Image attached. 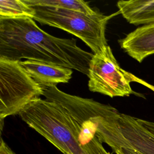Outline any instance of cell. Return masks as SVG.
<instances>
[{"instance_id": "6da1fadb", "label": "cell", "mask_w": 154, "mask_h": 154, "mask_svg": "<svg viewBox=\"0 0 154 154\" xmlns=\"http://www.w3.org/2000/svg\"><path fill=\"white\" fill-rule=\"evenodd\" d=\"M18 115L63 154H112L96 135L94 108L87 99L67 95L60 104L40 98Z\"/></svg>"}, {"instance_id": "7a4b0ae2", "label": "cell", "mask_w": 154, "mask_h": 154, "mask_svg": "<svg viewBox=\"0 0 154 154\" xmlns=\"http://www.w3.org/2000/svg\"><path fill=\"white\" fill-rule=\"evenodd\" d=\"M93 55L78 47L75 38H58L46 32L32 18H0V58L46 62L88 76Z\"/></svg>"}, {"instance_id": "3957f363", "label": "cell", "mask_w": 154, "mask_h": 154, "mask_svg": "<svg viewBox=\"0 0 154 154\" xmlns=\"http://www.w3.org/2000/svg\"><path fill=\"white\" fill-rule=\"evenodd\" d=\"M33 19L39 23L64 30L82 40L93 51L99 52L108 45L105 37L108 21L114 14L96 13L87 14L63 8L34 6Z\"/></svg>"}, {"instance_id": "277c9868", "label": "cell", "mask_w": 154, "mask_h": 154, "mask_svg": "<svg viewBox=\"0 0 154 154\" xmlns=\"http://www.w3.org/2000/svg\"><path fill=\"white\" fill-rule=\"evenodd\" d=\"M44 88L19 61L0 58V120L19 114L31 102L43 96Z\"/></svg>"}, {"instance_id": "5b68a950", "label": "cell", "mask_w": 154, "mask_h": 154, "mask_svg": "<svg viewBox=\"0 0 154 154\" xmlns=\"http://www.w3.org/2000/svg\"><path fill=\"white\" fill-rule=\"evenodd\" d=\"M134 76L120 67L111 47L107 45L94 54L91 60L88 86L91 91L111 97L129 96L134 94L131 86Z\"/></svg>"}, {"instance_id": "8992f818", "label": "cell", "mask_w": 154, "mask_h": 154, "mask_svg": "<svg viewBox=\"0 0 154 154\" xmlns=\"http://www.w3.org/2000/svg\"><path fill=\"white\" fill-rule=\"evenodd\" d=\"M96 135L114 152L120 148H127L141 154H154V133L138 118L120 113L116 119L100 129Z\"/></svg>"}, {"instance_id": "52a82bcc", "label": "cell", "mask_w": 154, "mask_h": 154, "mask_svg": "<svg viewBox=\"0 0 154 154\" xmlns=\"http://www.w3.org/2000/svg\"><path fill=\"white\" fill-rule=\"evenodd\" d=\"M20 65L29 75L44 89L67 83L72 78L73 70L59 65L33 60L19 61Z\"/></svg>"}, {"instance_id": "ba28073f", "label": "cell", "mask_w": 154, "mask_h": 154, "mask_svg": "<svg viewBox=\"0 0 154 154\" xmlns=\"http://www.w3.org/2000/svg\"><path fill=\"white\" fill-rule=\"evenodd\" d=\"M119 42L126 53L141 63L154 54V23L137 28Z\"/></svg>"}, {"instance_id": "9c48e42d", "label": "cell", "mask_w": 154, "mask_h": 154, "mask_svg": "<svg viewBox=\"0 0 154 154\" xmlns=\"http://www.w3.org/2000/svg\"><path fill=\"white\" fill-rule=\"evenodd\" d=\"M119 13L131 24L148 25L154 23V1L129 0L117 2Z\"/></svg>"}, {"instance_id": "30bf717a", "label": "cell", "mask_w": 154, "mask_h": 154, "mask_svg": "<svg viewBox=\"0 0 154 154\" xmlns=\"http://www.w3.org/2000/svg\"><path fill=\"white\" fill-rule=\"evenodd\" d=\"M27 5L34 6L52 7L73 10L87 14H94L97 11L93 10L87 2L82 0H23Z\"/></svg>"}, {"instance_id": "8fae6325", "label": "cell", "mask_w": 154, "mask_h": 154, "mask_svg": "<svg viewBox=\"0 0 154 154\" xmlns=\"http://www.w3.org/2000/svg\"><path fill=\"white\" fill-rule=\"evenodd\" d=\"M35 10L23 0H1L0 18L30 17L33 19Z\"/></svg>"}, {"instance_id": "7c38bea8", "label": "cell", "mask_w": 154, "mask_h": 154, "mask_svg": "<svg viewBox=\"0 0 154 154\" xmlns=\"http://www.w3.org/2000/svg\"><path fill=\"white\" fill-rule=\"evenodd\" d=\"M0 154H16L2 138L0 143Z\"/></svg>"}, {"instance_id": "4fadbf2b", "label": "cell", "mask_w": 154, "mask_h": 154, "mask_svg": "<svg viewBox=\"0 0 154 154\" xmlns=\"http://www.w3.org/2000/svg\"><path fill=\"white\" fill-rule=\"evenodd\" d=\"M134 82H137V83H138V84H140L144 85V87H146L148 88L149 89L151 90L152 91H154V85L149 84V83L147 82L146 81H144V80H143V79H140V78L137 77L136 76H135V77H134Z\"/></svg>"}, {"instance_id": "5bb4252c", "label": "cell", "mask_w": 154, "mask_h": 154, "mask_svg": "<svg viewBox=\"0 0 154 154\" xmlns=\"http://www.w3.org/2000/svg\"><path fill=\"white\" fill-rule=\"evenodd\" d=\"M116 154V153H119V154H141L140 153L136 152L132 149H127V148H120L116 150L114 152Z\"/></svg>"}, {"instance_id": "9a60e30c", "label": "cell", "mask_w": 154, "mask_h": 154, "mask_svg": "<svg viewBox=\"0 0 154 154\" xmlns=\"http://www.w3.org/2000/svg\"><path fill=\"white\" fill-rule=\"evenodd\" d=\"M140 122L146 127L147 128L149 131H150L154 133V122H150L143 119H139Z\"/></svg>"}, {"instance_id": "2e32d148", "label": "cell", "mask_w": 154, "mask_h": 154, "mask_svg": "<svg viewBox=\"0 0 154 154\" xmlns=\"http://www.w3.org/2000/svg\"><path fill=\"white\" fill-rule=\"evenodd\" d=\"M116 154H119V153H116Z\"/></svg>"}]
</instances>
